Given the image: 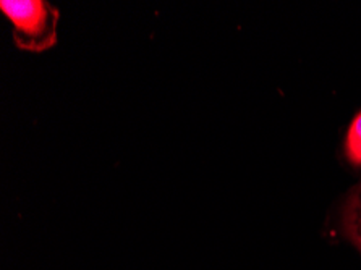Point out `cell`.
<instances>
[{"label": "cell", "instance_id": "cell-1", "mask_svg": "<svg viewBox=\"0 0 361 270\" xmlns=\"http://www.w3.org/2000/svg\"><path fill=\"white\" fill-rule=\"evenodd\" d=\"M0 12L12 25L15 46L26 52H44L57 42L60 13L44 0H2Z\"/></svg>", "mask_w": 361, "mask_h": 270}, {"label": "cell", "instance_id": "cell-2", "mask_svg": "<svg viewBox=\"0 0 361 270\" xmlns=\"http://www.w3.org/2000/svg\"><path fill=\"white\" fill-rule=\"evenodd\" d=\"M341 230L361 254V181L353 186L341 209Z\"/></svg>", "mask_w": 361, "mask_h": 270}, {"label": "cell", "instance_id": "cell-3", "mask_svg": "<svg viewBox=\"0 0 361 270\" xmlns=\"http://www.w3.org/2000/svg\"><path fill=\"white\" fill-rule=\"evenodd\" d=\"M343 151H345L347 161L353 167H361V110L355 115V118L348 126Z\"/></svg>", "mask_w": 361, "mask_h": 270}]
</instances>
